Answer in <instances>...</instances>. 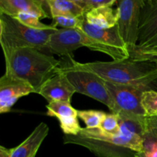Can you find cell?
<instances>
[{"label": "cell", "instance_id": "obj_1", "mask_svg": "<svg viewBox=\"0 0 157 157\" xmlns=\"http://www.w3.org/2000/svg\"><path fill=\"white\" fill-rule=\"evenodd\" d=\"M71 65L94 72L106 81L130 86L142 91H157V62L129 58L108 62L79 63L71 58Z\"/></svg>", "mask_w": 157, "mask_h": 157}, {"label": "cell", "instance_id": "obj_2", "mask_svg": "<svg viewBox=\"0 0 157 157\" xmlns=\"http://www.w3.org/2000/svg\"><path fill=\"white\" fill-rule=\"evenodd\" d=\"M5 75L28 83L38 94L43 84L60 71L61 61L33 48L3 52Z\"/></svg>", "mask_w": 157, "mask_h": 157}, {"label": "cell", "instance_id": "obj_3", "mask_svg": "<svg viewBox=\"0 0 157 157\" xmlns=\"http://www.w3.org/2000/svg\"><path fill=\"white\" fill-rule=\"evenodd\" d=\"M64 144H74L87 147L91 151L103 156L120 157L118 152L142 151L143 137L136 135L106 133L100 128H82L76 136L64 135Z\"/></svg>", "mask_w": 157, "mask_h": 157}, {"label": "cell", "instance_id": "obj_4", "mask_svg": "<svg viewBox=\"0 0 157 157\" xmlns=\"http://www.w3.org/2000/svg\"><path fill=\"white\" fill-rule=\"evenodd\" d=\"M57 29H32L14 17L0 14V44L3 52L24 48L43 51Z\"/></svg>", "mask_w": 157, "mask_h": 157}, {"label": "cell", "instance_id": "obj_5", "mask_svg": "<svg viewBox=\"0 0 157 157\" xmlns=\"http://www.w3.org/2000/svg\"><path fill=\"white\" fill-rule=\"evenodd\" d=\"M80 29L82 32L84 47L106 54L113 61L130 58V51L121 37L117 25L112 29H99L87 23L84 18Z\"/></svg>", "mask_w": 157, "mask_h": 157}, {"label": "cell", "instance_id": "obj_6", "mask_svg": "<svg viewBox=\"0 0 157 157\" xmlns=\"http://www.w3.org/2000/svg\"><path fill=\"white\" fill-rule=\"evenodd\" d=\"M61 71L75 87L76 93L99 101L113 112L114 104L103 78L90 71L76 68L71 65L61 67Z\"/></svg>", "mask_w": 157, "mask_h": 157}, {"label": "cell", "instance_id": "obj_7", "mask_svg": "<svg viewBox=\"0 0 157 157\" xmlns=\"http://www.w3.org/2000/svg\"><path fill=\"white\" fill-rule=\"evenodd\" d=\"M147 0H118L117 29L130 53L137 45L141 10Z\"/></svg>", "mask_w": 157, "mask_h": 157}, {"label": "cell", "instance_id": "obj_8", "mask_svg": "<svg viewBox=\"0 0 157 157\" xmlns=\"http://www.w3.org/2000/svg\"><path fill=\"white\" fill-rule=\"evenodd\" d=\"M105 85L114 104L112 113L117 115L146 117L147 114L141 104L144 91L135 87L105 81Z\"/></svg>", "mask_w": 157, "mask_h": 157}, {"label": "cell", "instance_id": "obj_9", "mask_svg": "<svg viewBox=\"0 0 157 157\" xmlns=\"http://www.w3.org/2000/svg\"><path fill=\"white\" fill-rule=\"evenodd\" d=\"M81 47L84 44L81 29H58L51 35L46 50L59 56L71 58L72 53Z\"/></svg>", "mask_w": 157, "mask_h": 157}, {"label": "cell", "instance_id": "obj_10", "mask_svg": "<svg viewBox=\"0 0 157 157\" xmlns=\"http://www.w3.org/2000/svg\"><path fill=\"white\" fill-rule=\"evenodd\" d=\"M35 90L28 83L3 75L0 78V113H8L18 99Z\"/></svg>", "mask_w": 157, "mask_h": 157}, {"label": "cell", "instance_id": "obj_11", "mask_svg": "<svg viewBox=\"0 0 157 157\" xmlns=\"http://www.w3.org/2000/svg\"><path fill=\"white\" fill-rule=\"evenodd\" d=\"M49 117H54L58 120L61 130L64 135L76 136L82 130L78 121V110L74 108L71 102L54 101L46 106Z\"/></svg>", "mask_w": 157, "mask_h": 157}, {"label": "cell", "instance_id": "obj_12", "mask_svg": "<svg viewBox=\"0 0 157 157\" xmlns=\"http://www.w3.org/2000/svg\"><path fill=\"white\" fill-rule=\"evenodd\" d=\"M76 93L64 72L61 71L48 80L40 89L38 94L42 96L48 103L54 101L71 102L72 96Z\"/></svg>", "mask_w": 157, "mask_h": 157}, {"label": "cell", "instance_id": "obj_13", "mask_svg": "<svg viewBox=\"0 0 157 157\" xmlns=\"http://www.w3.org/2000/svg\"><path fill=\"white\" fill-rule=\"evenodd\" d=\"M157 36V3L151 4L146 1L140 13L136 48L147 46Z\"/></svg>", "mask_w": 157, "mask_h": 157}, {"label": "cell", "instance_id": "obj_14", "mask_svg": "<svg viewBox=\"0 0 157 157\" xmlns=\"http://www.w3.org/2000/svg\"><path fill=\"white\" fill-rule=\"evenodd\" d=\"M49 133V127L44 123L38 124L31 134L18 147L10 149V157H31L37 152Z\"/></svg>", "mask_w": 157, "mask_h": 157}, {"label": "cell", "instance_id": "obj_15", "mask_svg": "<svg viewBox=\"0 0 157 157\" xmlns=\"http://www.w3.org/2000/svg\"><path fill=\"white\" fill-rule=\"evenodd\" d=\"M20 12H29L40 18L48 17L41 0H0V14L15 17Z\"/></svg>", "mask_w": 157, "mask_h": 157}, {"label": "cell", "instance_id": "obj_16", "mask_svg": "<svg viewBox=\"0 0 157 157\" xmlns=\"http://www.w3.org/2000/svg\"><path fill=\"white\" fill-rule=\"evenodd\" d=\"M84 18L87 23L99 29H112L117 25V9L114 10L108 6L95 8L87 11Z\"/></svg>", "mask_w": 157, "mask_h": 157}, {"label": "cell", "instance_id": "obj_17", "mask_svg": "<svg viewBox=\"0 0 157 157\" xmlns=\"http://www.w3.org/2000/svg\"><path fill=\"white\" fill-rule=\"evenodd\" d=\"M137 157H157V116H147L143 134L142 151Z\"/></svg>", "mask_w": 157, "mask_h": 157}, {"label": "cell", "instance_id": "obj_18", "mask_svg": "<svg viewBox=\"0 0 157 157\" xmlns=\"http://www.w3.org/2000/svg\"><path fill=\"white\" fill-rule=\"evenodd\" d=\"M48 6L52 18L59 15L81 17L86 13L81 6L70 0H44Z\"/></svg>", "mask_w": 157, "mask_h": 157}, {"label": "cell", "instance_id": "obj_19", "mask_svg": "<svg viewBox=\"0 0 157 157\" xmlns=\"http://www.w3.org/2000/svg\"><path fill=\"white\" fill-rule=\"evenodd\" d=\"M78 118L85 124L86 128L96 129L100 128L106 113L98 110H78Z\"/></svg>", "mask_w": 157, "mask_h": 157}, {"label": "cell", "instance_id": "obj_20", "mask_svg": "<svg viewBox=\"0 0 157 157\" xmlns=\"http://www.w3.org/2000/svg\"><path fill=\"white\" fill-rule=\"evenodd\" d=\"M84 15L81 17L70 16V15H59L52 18V24L51 25L54 28L61 26L62 29H80L83 24Z\"/></svg>", "mask_w": 157, "mask_h": 157}, {"label": "cell", "instance_id": "obj_21", "mask_svg": "<svg viewBox=\"0 0 157 157\" xmlns=\"http://www.w3.org/2000/svg\"><path fill=\"white\" fill-rule=\"evenodd\" d=\"M16 19L21 21L25 25L29 26V27L32 28V29H54L52 25H46L44 23H42L40 19L41 18L38 16V15H35V14L29 13V12H20L15 17Z\"/></svg>", "mask_w": 157, "mask_h": 157}, {"label": "cell", "instance_id": "obj_22", "mask_svg": "<svg viewBox=\"0 0 157 157\" xmlns=\"http://www.w3.org/2000/svg\"><path fill=\"white\" fill-rule=\"evenodd\" d=\"M141 104L147 116H157V91H144L141 98Z\"/></svg>", "mask_w": 157, "mask_h": 157}, {"label": "cell", "instance_id": "obj_23", "mask_svg": "<svg viewBox=\"0 0 157 157\" xmlns=\"http://www.w3.org/2000/svg\"><path fill=\"white\" fill-rule=\"evenodd\" d=\"M100 129L106 133H112V134L120 133L119 117L116 113H106Z\"/></svg>", "mask_w": 157, "mask_h": 157}, {"label": "cell", "instance_id": "obj_24", "mask_svg": "<svg viewBox=\"0 0 157 157\" xmlns=\"http://www.w3.org/2000/svg\"><path fill=\"white\" fill-rule=\"evenodd\" d=\"M130 58L150 60L157 62V45L147 48H135L130 52Z\"/></svg>", "mask_w": 157, "mask_h": 157}, {"label": "cell", "instance_id": "obj_25", "mask_svg": "<svg viewBox=\"0 0 157 157\" xmlns=\"http://www.w3.org/2000/svg\"><path fill=\"white\" fill-rule=\"evenodd\" d=\"M118 0H87L86 2V12L92 9L99 7H111Z\"/></svg>", "mask_w": 157, "mask_h": 157}, {"label": "cell", "instance_id": "obj_26", "mask_svg": "<svg viewBox=\"0 0 157 157\" xmlns=\"http://www.w3.org/2000/svg\"><path fill=\"white\" fill-rule=\"evenodd\" d=\"M70 1L79 5V6H81L86 12V2H87V0H70Z\"/></svg>", "mask_w": 157, "mask_h": 157}, {"label": "cell", "instance_id": "obj_27", "mask_svg": "<svg viewBox=\"0 0 157 157\" xmlns=\"http://www.w3.org/2000/svg\"><path fill=\"white\" fill-rule=\"evenodd\" d=\"M155 45H157V36L156 38H154V39L153 40V41H151V42L150 43V44H148L147 46H145V47H143V48H147V47H152V46H155Z\"/></svg>", "mask_w": 157, "mask_h": 157}, {"label": "cell", "instance_id": "obj_28", "mask_svg": "<svg viewBox=\"0 0 157 157\" xmlns=\"http://www.w3.org/2000/svg\"><path fill=\"white\" fill-rule=\"evenodd\" d=\"M149 3H151V4H154V3H157V0H147Z\"/></svg>", "mask_w": 157, "mask_h": 157}, {"label": "cell", "instance_id": "obj_29", "mask_svg": "<svg viewBox=\"0 0 157 157\" xmlns=\"http://www.w3.org/2000/svg\"><path fill=\"white\" fill-rule=\"evenodd\" d=\"M133 157H137V156H136V154H135V156H133Z\"/></svg>", "mask_w": 157, "mask_h": 157}, {"label": "cell", "instance_id": "obj_30", "mask_svg": "<svg viewBox=\"0 0 157 157\" xmlns=\"http://www.w3.org/2000/svg\"><path fill=\"white\" fill-rule=\"evenodd\" d=\"M35 156H31V157H35Z\"/></svg>", "mask_w": 157, "mask_h": 157}, {"label": "cell", "instance_id": "obj_31", "mask_svg": "<svg viewBox=\"0 0 157 157\" xmlns=\"http://www.w3.org/2000/svg\"><path fill=\"white\" fill-rule=\"evenodd\" d=\"M41 1H42V2H44V0H41Z\"/></svg>", "mask_w": 157, "mask_h": 157}]
</instances>
